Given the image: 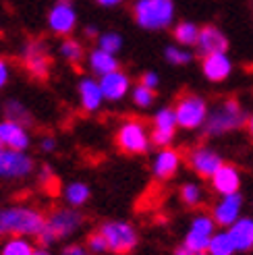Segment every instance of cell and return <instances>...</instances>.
Masks as SVG:
<instances>
[{
	"label": "cell",
	"instance_id": "cell-1",
	"mask_svg": "<svg viewBox=\"0 0 253 255\" xmlns=\"http://www.w3.org/2000/svg\"><path fill=\"white\" fill-rule=\"evenodd\" d=\"M247 119L249 114L237 98H222L214 106H210L206 125L201 127V131L206 137H222L226 133L243 129L247 125Z\"/></svg>",
	"mask_w": 253,
	"mask_h": 255
},
{
	"label": "cell",
	"instance_id": "cell-2",
	"mask_svg": "<svg viewBox=\"0 0 253 255\" xmlns=\"http://www.w3.org/2000/svg\"><path fill=\"white\" fill-rule=\"evenodd\" d=\"M46 224V214L33 206L0 208V237H37Z\"/></svg>",
	"mask_w": 253,
	"mask_h": 255
},
{
	"label": "cell",
	"instance_id": "cell-3",
	"mask_svg": "<svg viewBox=\"0 0 253 255\" xmlns=\"http://www.w3.org/2000/svg\"><path fill=\"white\" fill-rule=\"evenodd\" d=\"M83 222H85V218L77 208H71V206L54 208L46 216V224L35 239L40 241L42 247H50V245L58 243L60 239L73 237L83 226Z\"/></svg>",
	"mask_w": 253,
	"mask_h": 255
},
{
	"label": "cell",
	"instance_id": "cell-4",
	"mask_svg": "<svg viewBox=\"0 0 253 255\" xmlns=\"http://www.w3.org/2000/svg\"><path fill=\"white\" fill-rule=\"evenodd\" d=\"M133 19L145 31H164L174 23L176 6L174 0H135Z\"/></svg>",
	"mask_w": 253,
	"mask_h": 255
},
{
	"label": "cell",
	"instance_id": "cell-5",
	"mask_svg": "<svg viewBox=\"0 0 253 255\" xmlns=\"http://www.w3.org/2000/svg\"><path fill=\"white\" fill-rule=\"evenodd\" d=\"M117 147L126 156H143L151 145L149 129L141 119H125L115 133Z\"/></svg>",
	"mask_w": 253,
	"mask_h": 255
},
{
	"label": "cell",
	"instance_id": "cell-6",
	"mask_svg": "<svg viewBox=\"0 0 253 255\" xmlns=\"http://www.w3.org/2000/svg\"><path fill=\"white\" fill-rule=\"evenodd\" d=\"M174 114H176V123L179 129L185 131H197L206 125L210 104L204 96L193 94V92H185L174 100Z\"/></svg>",
	"mask_w": 253,
	"mask_h": 255
},
{
	"label": "cell",
	"instance_id": "cell-7",
	"mask_svg": "<svg viewBox=\"0 0 253 255\" xmlns=\"http://www.w3.org/2000/svg\"><path fill=\"white\" fill-rule=\"evenodd\" d=\"M98 231L104 237L112 255H129L139 243L137 228L126 220H106L100 224Z\"/></svg>",
	"mask_w": 253,
	"mask_h": 255
},
{
	"label": "cell",
	"instance_id": "cell-8",
	"mask_svg": "<svg viewBox=\"0 0 253 255\" xmlns=\"http://www.w3.org/2000/svg\"><path fill=\"white\" fill-rule=\"evenodd\" d=\"M216 222H214L212 214H197L193 216L189 231L183 239V243L191 249L195 255H208V247L212 237L216 235Z\"/></svg>",
	"mask_w": 253,
	"mask_h": 255
},
{
	"label": "cell",
	"instance_id": "cell-9",
	"mask_svg": "<svg viewBox=\"0 0 253 255\" xmlns=\"http://www.w3.org/2000/svg\"><path fill=\"white\" fill-rule=\"evenodd\" d=\"M35 170V162L27 151H17L2 147L0 149V178L4 181H21Z\"/></svg>",
	"mask_w": 253,
	"mask_h": 255
},
{
	"label": "cell",
	"instance_id": "cell-10",
	"mask_svg": "<svg viewBox=\"0 0 253 255\" xmlns=\"http://www.w3.org/2000/svg\"><path fill=\"white\" fill-rule=\"evenodd\" d=\"M176 129H179V123H176V114L172 106H164L158 108L151 117V145H156L158 149L162 147H170L174 137H176Z\"/></svg>",
	"mask_w": 253,
	"mask_h": 255
},
{
	"label": "cell",
	"instance_id": "cell-11",
	"mask_svg": "<svg viewBox=\"0 0 253 255\" xmlns=\"http://www.w3.org/2000/svg\"><path fill=\"white\" fill-rule=\"evenodd\" d=\"M23 65L27 69V73L35 79H46L50 75V48L44 40H29L23 46Z\"/></svg>",
	"mask_w": 253,
	"mask_h": 255
},
{
	"label": "cell",
	"instance_id": "cell-12",
	"mask_svg": "<svg viewBox=\"0 0 253 255\" xmlns=\"http://www.w3.org/2000/svg\"><path fill=\"white\" fill-rule=\"evenodd\" d=\"M79 23L77 8H75L73 0H56L52 8L48 10V29L54 35L67 37L75 31Z\"/></svg>",
	"mask_w": 253,
	"mask_h": 255
},
{
	"label": "cell",
	"instance_id": "cell-13",
	"mask_svg": "<svg viewBox=\"0 0 253 255\" xmlns=\"http://www.w3.org/2000/svg\"><path fill=\"white\" fill-rule=\"evenodd\" d=\"M187 164L197 176L201 178H212L214 172H216L224 160L218 154V149H214L210 145H195L193 149H189L187 154Z\"/></svg>",
	"mask_w": 253,
	"mask_h": 255
},
{
	"label": "cell",
	"instance_id": "cell-14",
	"mask_svg": "<svg viewBox=\"0 0 253 255\" xmlns=\"http://www.w3.org/2000/svg\"><path fill=\"white\" fill-rule=\"evenodd\" d=\"M98 81H100V87H102L104 100L110 102V104H117V102H123L126 96H131L133 81L123 69L102 75V77H98Z\"/></svg>",
	"mask_w": 253,
	"mask_h": 255
},
{
	"label": "cell",
	"instance_id": "cell-15",
	"mask_svg": "<svg viewBox=\"0 0 253 255\" xmlns=\"http://www.w3.org/2000/svg\"><path fill=\"white\" fill-rule=\"evenodd\" d=\"M229 37L226 33L218 27V25H204L199 29V37L195 44V52L199 58H204L208 54H216V52H229Z\"/></svg>",
	"mask_w": 253,
	"mask_h": 255
},
{
	"label": "cell",
	"instance_id": "cell-16",
	"mask_svg": "<svg viewBox=\"0 0 253 255\" xmlns=\"http://www.w3.org/2000/svg\"><path fill=\"white\" fill-rule=\"evenodd\" d=\"M243 212V195L241 193H233V195H222L212 208V218L218 226L229 228L233 226Z\"/></svg>",
	"mask_w": 253,
	"mask_h": 255
},
{
	"label": "cell",
	"instance_id": "cell-17",
	"mask_svg": "<svg viewBox=\"0 0 253 255\" xmlns=\"http://www.w3.org/2000/svg\"><path fill=\"white\" fill-rule=\"evenodd\" d=\"M183 164V156L179 149H174L172 145L170 147H162L156 151L154 160H151V174L158 181H170V178L179 172Z\"/></svg>",
	"mask_w": 253,
	"mask_h": 255
},
{
	"label": "cell",
	"instance_id": "cell-18",
	"mask_svg": "<svg viewBox=\"0 0 253 255\" xmlns=\"http://www.w3.org/2000/svg\"><path fill=\"white\" fill-rule=\"evenodd\" d=\"M0 141H2V147L27 151L31 145V135L25 125L4 119V121H0Z\"/></svg>",
	"mask_w": 253,
	"mask_h": 255
},
{
	"label": "cell",
	"instance_id": "cell-19",
	"mask_svg": "<svg viewBox=\"0 0 253 255\" xmlns=\"http://www.w3.org/2000/svg\"><path fill=\"white\" fill-rule=\"evenodd\" d=\"M77 94H79V104L87 114L98 112L106 102L104 94H102V87H100V81H98V77H94V75H85V77L79 79Z\"/></svg>",
	"mask_w": 253,
	"mask_h": 255
},
{
	"label": "cell",
	"instance_id": "cell-20",
	"mask_svg": "<svg viewBox=\"0 0 253 255\" xmlns=\"http://www.w3.org/2000/svg\"><path fill=\"white\" fill-rule=\"evenodd\" d=\"M201 60V73L204 77L212 83H222L231 77L233 73V60L226 52H216V54H208Z\"/></svg>",
	"mask_w": 253,
	"mask_h": 255
},
{
	"label": "cell",
	"instance_id": "cell-21",
	"mask_svg": "<svg viewBox=\"0 0 253 255\" xmlns=\"http://www.w3.org/2000/svg\"><path fill=\"white\" fill-rule=\"evenodd\" d=\"M210 185L214 189V193H218L220 197L239 193V189H241V172H239V168L233 166V164L224 162L210 178Z\"/></svg>",
	"mask_w": 253,
	"mask_h": 255
},
{
	"label": "cell",
	"instance_id": "cell-22",
	"mask_svg": "<svg viewBox=\"0 0 253 255\" xmlns=\"http://www.w3.org/2000/svg\"><path fill=\"white\" fill-rule=\"evenodd\" d=\"M229 235L235 243L237 253H247L253 249V218L241 216L233 226H229Z\"/></svg>",
	"mask_w": 253,
	"mask_h": 255
},
{
	"label": "cell",
	"instance_id": "cell-23",
	"mask_svg": "<svg viewBox=\"0 0 253 255\" xmlns=\"http://www.w3.org/2000/svg\"><path fill=\"white\" fill-rule=\"evenodd\" d=\"M87 67H90V73L94 77H102V75H108L112 71L121 69V62H119L117 54L104 52V50H100L96 46L94 50H90V54H87Z\"/></svg>",
	"mask_w": 253,
	"mask_h": 255
},
{
	"label": "cell",
	"instance_id": "cell-24",
	"mask_svg": "<svg viewBox=\"0 0 253 255\" xmlns=\"http://www.w3.org/2000/svg\"><path fill=\"white\" fill-rule=\"evenodd\" d=\"M62 197H65L67 206L71 208H81L85 206L87 201L92 197V189L87 183H81V181H73L69 183L65 189H62Z\"/></svg>",
	"mask_w": 253,
	"mask_h": 255
},
{
	"label": "cell",
	"instance_id": "cell-25",
	"mask_svg": "<svg viewBox=\"0 0 253 255\" xmlns=\"http://www.w3.org/2000/svg\"><path fill=\"white\" fill-rule=\"evenodd\" d=\"M58 54H60L62 60H67L69 65L79 67L83 62V58H85V50H83L79 40H75V37L67 35V37H62L60 44H58Z\"/></svg>",
	"mask_w": 253,
	"mask_h": 255
},
{
	"label": "cell",
	"instance_id": "cell-26",
	"mask_svg": "<svg viewBox=\"0 0 253 255\" xmlns=\"http://www.w3.org/2000/svg\"><path fill=\"white\" fill-rule=\"evenodd\" d=\"M199 25L193 23V21H179L172 27V37L174 42L179 46H185V48H191L197 44V37H199Z\"/></svg>",
	"mask_w": 253,
	"mask_h": 255
},
{
	"label": "cell",
	"instance_id": "cell-27",
	"mask_svg": "<svg viewBox=\"0 0 253 255\" xmlns=\"http://www.w3.org/2000/svg\"><path fill=\"white\" fill-rule=\"evenodd\" d=\"M235 243L229 235V231H218L212 237L210 247H208V255H235Z\"/></svg>",
	"mask_w": 253,
	"mask_h": 255
},
{
	"label": "cell",
	"instance_id": "cell-28",
	"mask_svg": "<svg viewBox=\"0 0 253 255\" xmlns=\"http://www.w3.org/2000/svg\"><path fill=\"white\" fill-rule=\"evenodd\" d=\"M35 247L29 237H8L2 245L0 255H33Z\"/></svg>",
	"mask_w": 253,
	"mask_h": 255
},
{
	"label": "cell",
	"instance_id": "cell-29",
	"mask_svg": "<svg viewBox=\"0 0 253 255\" xmlns=\"http://www.w3.org/2000/svg\"><path fill=\"white\" fill-rule=\"evenodd\" d=\"M4 114H6V119L10 121H17L25 127H31L33 125V117H31V112L23 106V102L19 100H8L6 104H4Z\"/></svg>",
	"mask_w": 253,
	"mask_h": 255
},
{
	"label": "cell",
	"instance_id": "cell-30",
	"mask_svg": "<svg viewBox=\"0 0 253 255\" xmlns=\"http://www.w3.org/2000/svg\"><path fill=\"white\" fill-rule=\"evenodd\" d=\"M164 60L168 62L172 67H185L189 62H193V52H189L185 46H166L164 48Z\"/></svg>",
	"mask_w": 253,
	"mask_h": 255
},
{
	"label": "cell",
	"instance_id": "cell-31",
	"mask_svg": "<svg viewBox=\"0 0 253 255\" xmlns=\"http://www.w3.org/2000/svg\"><path fill=\"white\" fill-rule=\"evenodd\" d=\"M179 197L187 208H197L204 203V189H201L197 183H185L179 189Z\"/></svg>",
	"mask_w": 253,
	"mask_h": 255
},
{
	"label": "cell",
	"instance_id": "cell-32",
	"mask_svg": "<svg viewBox=\"0 0 253 255\" xmlns=\"http://www.w3.org/2000/svg\"><path fill=\"white\" fill-rule=\"evenodd\" d=\"M98 48L110 54H119L123 50V35L119 31H104L98 37Z\"/></svg>",
	"mask_w": 253,
	"mask_h": 255
},
{
	"label": "cell",
	"instance_id": "cell-33",
	"mask_svg": "<svg viewBox=\"0 0 253 255\" xmlns=\"http://www.w3.org/2000/svg\"><path fill=\"white\" fill-rule=\"evenodd\" d=\"M131 100L137 108H149L156 102V89H149V87L139 83L131 89Z\"/></svg>",
	"mask_w": 253,
	"mask_h": 255
},
{
	"label": "cell",
	"instance_id": "cell-34",
	"mask_svg": "<svg viewBox=\"0 0 253 255\" xmlns=\"http://www.w3.org/2000/svg\"><path fill=\"white\" fill-rule=\"evenodd\" d=\"M85 247L90 249V253H92V255H102V253H106V251H108V245H106L104 237L100 235V231H96V233H92L90 237H87Z\"/></svg>",
	"mask_w": 253,
	"mask_h": 255
},
{
	"label": "cell",
	"instance_id": "cell-35",
	"mask_svg": "<svg viewBox=\"0 0 253 255\" xmlns=\"http://www.w3.org/2000/svg\"><path fill=\"white\" fill-rule=\"evenodd\" d=\"M139 83L149 87V89H158L160 87V75L156 71H145L141 75V79H139Z\"/></svg>",
	"mask_w": 253,
	"mask_h": 255
},
{
	"label": "cell",
	"instance_id": "cell-36",
	"mask_svg": "<svg viewBox=\"0 0 253 255\" xmlns=\"http://www.w3.org/2000/svg\"><path fill=\"white\" fill-rule=\"evenodd\" d=\"M37 178H40V183L42 185H46V187H50L52 183H56V176H54V170H52V166H48V164H44V166L37 170Z\"/></svg>",
	"mask_w": 253,
	"mask_h": 255
},
{
	"label": "cell",
	"instance_id": "cell-37",
	"mask_svg": "<svg viewBox=\"0 0 253 255\" xmlns=\"http://www.w3.org/2000/svg\"><path fill=\"white\" fill-rule=\"evenodd\" d=\"M10 81V62L0 56V89L6 87Z\"/></svg>",
	"mask_w": 253,
	"mask_h": 255
},
{
	"label": "cell",
	"instance_id": "cell-38",
	"mask_svg": "<svg viewBox=\"0 0 253 255\" xmlns=\"http://www.w3.org/2000/svg\"><path fill=\"white\" fill-rule=\"evenodd\" d=\"M60 255H92V253H90V249H87V247L73 243V245H67L65 249H62Z\"/></svg>",
	"mask_w": 253,
	"mask_h": 255
},
{
	"label": "cell",
	"instance_id": "cell-39",
	"mask_svg": "<svg viewBox=\"0 0 253 255\" xmlns=\"http://www.w3.org/2000/svg\"><path fill=\"white\" fill-rule=\"evenodd\" d=\"M56 149V139L52 135H46L40 139V151H44V154H52V151Z\"/></svg>",
	"mask_w": 253,
	"mask_h": 255
},
{
	"label": "cell",
	"instance_id": "cell-40",
	"mask_svg": "<svg viewBox=\"0 0 253 255\" xmlns=\"http://www.w3.org/2000/svg\"><path fill=\"white\" fill-rule=\"evenodd\" d=\"M83 33H85V37H90V40H98V37H100V33H102V31H100L98 27H96V25H85V29H83Z\"/></svg>",
	"mask_w": 253,
	"mask_h": 255
},
{
	"label": "cell",
	"instance_id": "cell-41",
	"mask_svg": "<svg viewBox=\"0 0 253 255\" xmlns=\"http://www.w3.org/2000/svg\"><path fill=\"white\" fill-rule=\"evenodd\" d=\"M96 4H100V6H104V8H112V6H119V4H123L125 0H94Z\"/></svg>",
	"mask_w": 253,
	"mask_h": 255
},
{
	"label": "cell",
	"instance_id": "cell-42",
	"mask_svg": "<svg viewBox=\"0 0 253 255\" xmlns=\"http://www.w3.org/2000/svg\"><path fill=\"white\" fill-rule=\"evenodd\" d=\"M174 255H195V253H193L191 249H189V247H187L185 243H181L179 247H176V249H174Z\"/></svg>",
	"mask_w": 253,
	"mask_h": 255
},
{
	"label": "cell",
	"instance_id": "cell-43",
	"mask_svg": "<svg viewBox=\"0 0 253 255\" xmlns=\"http://www.w3.org/2000/svg\"><path fill=\"white\" fill-rule=\"evenodd\" d=\"M33 255H52V253L48 251V247H37V249L33 251Z\"/></svg>",
	"mask_w": 253,
	"mask_h": 255
},
{
	"label": "cell",
	"instance_id": "cell-44",
	"mask_svg": "<svg viewBox=\"0 0 253 255\" xmlns=\"http://www.w3.org/2000/svg\"><path fill=\"white\" fill-rule=\"evenodd\" d=\"M245 127H247V131H249V135L253 137V114H249V119H247V125H245Z\"/></svg>",
	"mask_w": 253,
	"mask_h": 255
},
{
	"label": "cell",
	"instance_id": "cell-45",
	"mask_svg": "<svg viewBox=\"0 0 253 255\" xmlns=\"http://www.w3.org/2000/svg\"><path fill=\"white\" fill-rule=\"evenodd\" d=\"M0 149H2V141H0Z\"/></svg>",
	"mask_w": 253,
	"mask_h": 255
}]
</instances>
